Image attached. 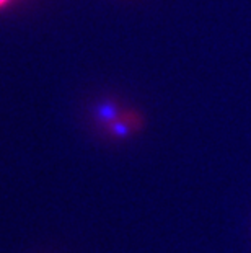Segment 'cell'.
<instances>
[{
  "mask_svg": "<svg viewBox=\"0 0 251 253\" xmlns=\"http://www.w3.org/2000/svg\"><path fill=\"white\" fill-rule=\"evenodd\" d=\"M13 0H0V10H3L5 7H8L10 3H12Z\"/></svg>",
  "mask_w": 251,
  "mask_h": 253,
  "instance_id": "6da1fadb",
  "label": "cell"
}]
</instances>
